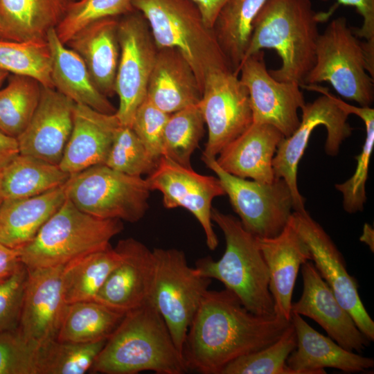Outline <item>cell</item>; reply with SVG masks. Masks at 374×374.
<instances>
[{"label":"cell","instance_id":"obj_43","mask_svg":"<svg viewBox=\"0 0 374 374\" xmlns=\"http://www.w3.org/2000/svg\"><path fill=\"white\" fill-rule=\"evenodd\" d=\"M170 114L159 109L147 97L137 109L131 128L156 160L163 154V136Z\"/></svg>","mask_w":374,"mask_h":374},{"label":"cell","instance_id":"obj_33","mask_svg":"<svg viewBox=\"0 0 374 374\" xmlns=\"http://www.w3.org/2000/svg\"><path fill=\"white\" fill-rule=\"evenodd\" d=\"M125 314L96 301L68 304L56 339L80 344L107 340Z\"/></svg>","mask_w":374,"mask_h":374},{"label":"cell","instance_id":"obj_7","mask_svg":"<svg viewBox=\"0 0 374 374\" xmlns=\"http://www.w3.org/2000/svg\"><path fill=\"white\" fill-rule=\"evenodd\" d=\"M358 38L344 17L332 20L319 36L314 66L302 84L328 82L341 97L371 107L373 78L366 70Z\"/></svg>","mask_w":374,"mask_h":374},{"label":"cell","instance_id":"obj_22","mask_svg":"<svg viewBox=\"0 0 374 374\" xmlns=\"http://www.w3.org/2000/svg\"><path fill=\"white\" fill-rule=\"evenodd\" d=\"M120 125L115 114L75 104L72 130L59 166L72 175L104 164Z\"/></svg>","mask_w":374,"mask_h":374},{"label":"cell","instance_id":"obj_40","mask_svg":"<svg viewBox=\"0 0 374 374\" xmlns=\"http://www.w3.org/2000/svg\"><path fill=\"white\" fill-rule=\"evenodd\" d=\"M134 10L132 0H75L55 28V32L60 40L66 44L91 23L107 17H119Z\"/></svg>","mask_w":374,"mask_h":374},{"label":"cell","instance_id":"obj_28","mask_svg":"<svg viewBox=\"0 0 374 374\" xmlns=\"http://www.w3.org/2000/svg\"><path fill=\"white\" fill-rule=\"evenodd\" d=\"M46 40L51 55L54 88L75 104L84 105L104 114H115L116 109L96 87L82 58L60 40L55 28L49 30Z\"/></svg>","mask_w":374,"mask_h":374},{"label":"cell","instance_id":"obj_5","mask_svg":"<svg viewBox=\"0 0 374 374\" xmlns=\"http://www.w3.org/2000/svg\"><path fill=\"white\" fill-rule=\"evenodd\" d=\"M132 4L148 21L157 48L173 47L182 53L196 75L202 93L208 72L231 66L213 29L205 25L193 1L132 0Z\"/></svg>","mask_w":374,"mask_h":374},{"label":"cell","instance_id":"obj_35","mask_svg":"<svg viewBox=\"0 0 374 374\" xmlns=\"http://www.w3.org/2000/svg\"><path fill=\"white\" fill-rule=\"evenodd\" d=\"M107 340L92 343L47 341L37 348V374H83L90 368Z\"/></svg>","mask_w":374,"mask_h":374},{"label":"cell","instance_id":"obj_14","mask_svg":"<svg viewBox=\"0 0 374 374\" xmlns=\"http://www.w3.org/2000/svg\"><path fill=\"white\" fill-rule=\"evenodd\" d=\"M288 222L308 244L312 262L339 303L366 337L373 341L374 321L361 300L357 280L348 273L344 258L331 238L305 210L293 211Z\"/></svg>","mask_w":374,"mask_h":374},{"label":"cell","instance_id":"obj_50","mask_svg":"<svg viewBox=\"0 0 374 374\" xmlns=\"http://www.w3.org/2000/svg\"><path fill=\"white\" fill-rule=\"evenodd\" d=\"M10 73L1 69H0V87L1 86V84H3V82H4V80L8 78Z\"/></svg>","mask_w":374,"mask_h":374},{"label":"cell","instance_id":"obj_41","mask_svg":"<svg viewBox=\"0 0 374 374\" xmlns=\"http://www.w3.org/2000/svg\"><path fill=\"white\" fill-rule=\"evenodd\" d=\"M157 161L130 127L120 125L104 164L116 171L141 177L150 174Z\"/></svg>","mask_w":374,"mask_h":374},{"label":"cell","instance_id":"obj_1","mask_svg":"<svg viewBox=\"0 0 374 374\" xmlns=\"http://www.w3.org/2000/svg\"><path fill=\"white\" fill-rule=\"evenodd\" d=\"M290 321L251 312L226 288L208 290L184 342L186 367L188 371L220 374L235 359L274 343Z\"/></svg>","mask_w":374,"mask_h":374},{"label":"cell","instance_id":"obj_21","mask_svg":"<svg viewBox=\"0 0 374 374\" xmlns=\"http://www.w3.org/2000/svg\"><path fill=\"white\" fill-rule=\"evenodd\" d=\"M257 239L269 271V289L275 314L290 321L292 294L299 269L312 260L308 246L289 222L276 236Z\"/></svg>","mask_w":374,"mask_h":374},{"label":"cell","instance_id":"obj_4","mask_svg":"<svg viewBox=\"0 0 374 374\" xmlns=\"http://www.w3.org/2000/svg\"><path fill=\"white\" fill-rule=\"evenodd\" d=\"M211 219L223 232L226 247L217 260L211 256L198 259L194 267L205 278L216 279L240 299L251 312L276 315L269 289L267 265L257 237L247 231L235 217L212 208Z\"/></svg>","mask_w":374,"mask_h":374},{"label":"cell","instance_id":"obj_24","mask_svg":"<svg viewBox=\"0 0 374 374\" xmlns=\"http://www.w3.org/2000/svg\"><path fill=\"white\" fill-rule=\"evenodd\" d=\"M283 138L271 125L252 123L221 150L215 160L221 168L233 175L269 183L276 177L273 159Z\"/></svg>","mask_w":374,"mask_h":374},{"label":"cell","instance_id":"obj_52","mask_svg":"<svg viewBox=\"0 0 374 374\" xmlns=\"http://www.w3.org/2000/svg\"><path fill=\"white\" fill-rule=\"evenodd\" d=\"M8 278V277H7ZM7 278H3V277H0V283L1 282H3L5 279H6Z\"/></svg>","mask_w":374,"mask_h":374},{"label":"cell","instance_id":"obj_6","mask_svg":"<svg viewBox=\"0 0 374 374\" xmlns=\"http://www.w3.org/2000/svg\"><path fill=\"white\" fill-rule=\"evenodd\" d=\"M123 229L118 219H101L77 208L67 197L35 237L19 249L27 269L55 267L110 246Z\"/></svg>","mask_w":374,"mask_h":374},{"label":"cell","instance_id":"obj_11","mask_svg":"<svg viewBox=\"0 0 374 374\" xmlns=\"http://www.w3.org/2000/svg\"><path fill=\"white\" fill-rule=\"evenodd\" d=\"M202 159L217 175L247 231L269 238L283 230L294 210L292 195L283 179L275 177L269 183L247 180L224 170L214 157L202 156Z\"/></svg>","mask_w":374,"mask_h":374},{"label":"cell","instance_id":"obj_18","mask_svg":"<svg viewBox=\"0 0 374 374\" xmlns=\"http://www.w3.org/2000/svg\"><path fill=\"white\" fill-rule=\"evenodd\" d=\"M301 267L303 288L299 301L292 304V313L313 319L328 337L348 350L360 353L368 347L371 341L339 303L312 261L305 262Z\"/></svg>","mask_w":374,"mask_h":374},{"label":"cell","instance_id":"obj_47","mask_svg":"<svg viewBox=\"0 0 374 374\" xmlns=\"http://www.w3.org/2000/svg\"><path fill=\"white\" fill-rule=\"evenodd\" d=\"M20 154L17 138L0 130V171Z\"/></svg>","mask_w":374,"mask_h":374},{"label":"cell","instance_id":"obj_27","mask_svg":"<svg viewBox=\"0 0 374 374\" xmlns=\"http://www.w3.org/2000/svg\"><path fill=\"white\" fill-rule=\"evenodd\" d=\"M65 184L36 196L3 200L0 241L12 249H21L29 243L66 200Z\"/></svg>","mask_w":374,"mask_h":374},{"label":"cell","instance_id":"obj_19","mask_svg":"<svg viewBox=\"0 0 374 374\" xmlns=\"http://www.w3.org/2000/svg\"><path fill=\"white\" fill-rule=\"evenodd\" d=\"M115 247L120 252L121 260L94 301L126 313L150 299L154 258L152 250L133 238L120 240Z\"/></svg>","mask_w":374,"mask_h":374},{"label":"cell","instance_id":"obj_25","mask_svg":"<svg viewBox=\"0 0 374 374\" xmlns=\"http://www.w3.org/2000/svg\"><path fill=\"white\" fill-rule=\"evenodd\" d=\"M146 97L169 114L199 103L202 91L197 79L179 50L173 47L158 48Z\"/></svg>","mask_w":374,"mask_h":374},{"label":"cell","instance_id":"obj_16","mask_svg":"<svg viewBox=\"0 0 374 374\" xmlns=\"http://www.w3.org/2000/svg\"><path fill=\"white\" fill-rule=\"evenodd\" d=\"M264 55L260 51L244 59L239 78L249 91L253 123L271 125L288 137L299 125L298 110L305 104L304 96L299 83L274 79Z\"/></svg>","mask_w":374,"mask_h":374},{"label":"cell","instance_id":"obj_38","mask_svg":"<svg viewBox=\"0 0 374 374\" xmlns=\"http://www.w3.org/2000/svg\"><path fill=\"white\" fill-rule=\"evenodd\" d=\"M338 103L348 114H354L359 116L366 127V138L362 151L355 157L357 163L354 174L345 182L335 185L342 194L344 209L349 213H354L362 211L366 201V183L374 147V109L371 107L354 106L341 99Z\"/></svg>","mask_w":374,"mask_h":374},{"label":"cell","instance_id":"obj_2","mask_svg":"<svg viewBox=\"0 0 374 374\" xmlns=\"http://www.w3.org/2000/svg\"><path fill=\"white\" fill-rule=\"evenodd\" d=\"M103 374H184L188 372L181 353L150 299L126 312L107 339L90 371Z\"/></svg>","mask_w":374,"mask_h":374},{"label":"cell","instance_id":"obj_31","mask_svg":"<svg viewBox=\"0 0 374 374\" xmlns=\"http://www.w3.org/2000/svg\"><path fill=\"white\" fill-rule=\"evenodd\" d=\"M267 1L228 0L215 19L212 29L238 74L251 37L253 21Z\"/></svg>","mask_w":374,"mask_h":374},{"label":"cell","instance_id":"obj_15","mask_svg":"<svg viewBox=\"0 0 374 374\" xmlns=\"http://www.w3.org/2000/svg\"><path fill=\"white\" fill-rule=\"evenodd\" d=\"M150 190H159L166 208L182 207L190 211L200 224L210 250L218 245L213 228L212 202L225 195L217 177L203 175L161 156L154 169L145 179Z\"/></svg>","mask_w":374,"mask_h":374},{"label":"cell","instance_id":"obj_8","mask_svg":"<svg viewBox=\"0 0 374 374\" xmlns=\"http://www.w3.org/2000/svg\"><path fill=\"white\" fill-rule=\"evenodd\" d=\"M66 197L80 210L101 219L139 221L148 210L150 189L146 179L105 164L71 175Z\"/></svg>","mask_w":374,"mask_h":374},{"label":"cell","instance_id":"obj_29","mask_svg":"<svg viewBox=\"0 0 374 374\" xmlns=\"http://www.w3.org/2000/svg\"><path fill=\"white\" fill-rule=\"evenodd\" d=\"M75 0H0V39L46 40Z\"/></svg>","mask_w":374,"mask_h":374},{"label":"cell","instance_id":"obj_39","mask_svg":"<svg viewBox=\"0 0 374 374\" xmlns=\"http://www.w3.org/2000/svg\"><path fill=\"white\" fill-rule=\"evenodd\" d=\"M296 347V331L290 321L274 343L235 359L220 374H296L287 364L288 357Z\"/></svg>","mask_w":374,"mask_h":374},{"label":"cell","instance_id":"obj_49","mask_svg":"<svg viewBox=\"0 0 374 374\" xmlns=\"http://www.w3.org/2000/svg\"><path fill=\"white\" fill-rule=\"evenodd\" d=\"M374 231L373 228L368 224H365L363 229V234L360 237L359 240L368 245L369 248L373 251L374 244Z\"/></svg>","mask_w":374,"mask_h":374},{"label":"cell","instance_id":"obj_46","mask_svg":"<svg viewBox=\"0 0 374 374\" xmlns=\"http://www.w3.org/2000/svg\"><path fill=\"white\" fill-rule=\"evenodd\" d=\"M21 263L19 249L8 247L0 241V277H8Z\"/></svg>","mask_w":374,"mask_h":374},{"label":"cell","instance_id":"obj_9","mask_svg":"<svg viewBox=\"0 0 374 374\" xmlns=\"http://www.w3.org/2000/svg\"><path fill=\"white\" fill-rule=\"evenodd\" d=\"M152 251L155 269L150 300L182 354L188 328L211 279L199 275L190 267L181 250L154 248Z\"/></svg>","mask_w":374,"mask_h":374},{"label":"cell","instance_id":"obj_20","mask_svg":"<svg viewBox=\"0 0 374 374\" xmlns=\"http://www.w3.org/2000/svg\"><path fill=\"white\" fill-rule=\"evenodd\" d=\"M74 107L55 89L42 86L37 107L17 138L20 154L59 165L72 130Z\"/></svg>","mask_w":374,"mask_h":374},{"label":"cell","instance_id":"obj_13","mask_svg":"<svg viewBox=\"0 0 374 374\" xmlns=\"http://www.w3.org/2000/svg\"><path fill=\"white\" fill-rule=\"evenodd\" d=\"M198 106L208 129L202 156L216 158L253 123L249 91L231 66L207 73Z\"/></svg>","mask_w":374,"mask_h":374},{"label":"cell","instance_id":"obj_51","mask_svg":"<svg viewBox=\"0 0 374 374\" xmlns=\"http://www.w3.org/2000/svg\"><path fill=\"white\" fill-rule=\"evenodd\" d=\"M3 199L1 193V179H0V205L2 203Z\"/></svg>","mask_w":374,"mask_h":374},{"label":"cell","instance_id":"obj_30","mask_svg":"<svg viewBox=\"0 0 374 374\" xmlns=\"http://www.w3.org/2000/svg\"><path fill=\"white\" fill-rule=\"evenodd\" d=\"M70 177L59 165L19 154L0 171L3 199L41 195L64 185Z\"/></svg>","mask_w":374,"mask_h":374},{"label":"cell","instance_id":"obj_45","mask_svg":"<svg viewBox=\"0 0 374 374\" xmlns=\"http://www.w3.org/2000/svg\"><path fill=\"white\" fill-rule=\"evenodd\" d=\"M337 4L354 7L363 18L361 28L353 30L357 37L374 43V0H337Z\"/></svg>","mask_w":374,"mask_h":374},{"label":"cell","instance_id":"obj_3","mask_svg":"<svg viewBox=\"0 0 374 374\" xmlns=\"http://www.w3.org/2000/svg\"><path fill=\"white\" fill-rule=\"evenodd\" d=\"M322 20L310 0H267L253 21L243 60L265 48L274 49L282 62L279 69L269 71L271 75L302 84L315 62Z\"/></svg>","mask_w":374,"mask_h":374},{"label":"cell","instance_id":"obj_36","mask_svg":"<svg viewBox=\"0 0 374 374\" xmlns=\"http://www.w3.org/2000/svg\"><path fill=\"white\" fill-rule=\"evenodd\" d=\"M0 69L10 74L33 78L43 87L54 88L47 40L17 42L0 39Z\"/></svg>","mask_w":374,"mask_h":374},{"label":"cell","instance_id":"obj_37","mask_svg":"<svg viewBox=\"0 0 374 374\" xmlns=\"http://www.w3.org/2000/svg\"><path fill=\"white\" fill-rule=\"evenodd\" d=\"M204 124L198 104L170 114L163 130L162 156L192 168L191 156L203 136Z\"/></svg>","mask_w":374,"mask_h":374},{"label":"cell","instance_id":"obj_12","mask_svg":"<svg viewBox=\"0 0 374 374\" xmlns=\"http://www.w3.org/2000/svg\"><path fill=\"white\" fill-rule=\"evenodd\" d=\"M118 33L120 55L115 93L119 107L115 116L121 125L131 127L137 109L146 98L158 48L148 21L136 10L119 17Z\"/></svg>","mask_w":374,"mask_h":374},{"label":"cell","instance_id":"obj_32","mask_svg":"<svg viewBox=\"0 0 374 374\" xmlns=\"http://www.w3.org/2000/svg\"><path fill=\"white\" fill-rule=\"evenodd\" d=\"M121 255L111 245L78 258L64 265L62 285L66 304L94 301Z\"/></svg>","mask_w":374,"mask_h":374},{"label":"cell","instance_id":"obj_48","mask_svg":"<svg viewBox=\"0 0 374 374\" xmlns=\"http://www.w3.org/2000/svg\"><path fill=\"white\" fill-rule=\"evenodd\" d=\"M199 8L205 25L213 28L215 19L228 0H191Z\"/></svg>","mask_w":374,"mask_h":374},{"label":"cell","instance_id":"obj_44","mask_svg":"<svg viewBox=\"0 0 374 374\" xmlns=\"http://www.w3.org/2000/svg\"><path fill=\"white\" fill-rule=\"evenodd\" d=\"M28 278V269L21 263L0 283V332L17 328Z\"/></svg>","mask_w":374,"mask_h":374},{"label":"cell","instance_id":"obj_34","mask_svg":"<svg viewBox=\"0 0 374 374\" xmlns=\"http://www.w3.org/2000/svg\"><path fill=\"white\" fill-rule=\"evenodd\" d=\"M42 85L36 79L11 74L0 89V130L17 138L30 121L40 99Z\"/></svg>","mask_w":374,"mask_h":374},{"label":"cell","instance_id":"obj_26","mask_svg":"<svg viewBox=\"0 0 374 374\" xmlns=\"http://www.w3.org/2000/svg\"><path fill=\"white\" fill-rule=\"evenodd\" d=\"M119 17H107L94 21L66 44L82 58L93 83L107 97L115 94L120 55Z\"/></svg>","mask_w":374,"mask_h":374},{"label":"cell","instance_id":"obj_17","mask_svg":"<svg viewBox=\"0 0 374 374\" xmlns=\"http://www.w3.org/2000/svg\"><path fill=\"white\" fill-rule=\"evenodd\" d=\"M64 265L27 269L18 328L28 341L38 346L57 338L66 312Z\"/></svg>","mask_w":374,"mask_h":374},{"label":"cell","instance_id":"obj_23","mask_svg":"<svg viewBox=\"0 0 374 374\" xmlns=\"http://www.w3.org/2000/svg\"><path fill=\"white\" fill-rule=\"evenodd\" d=\"M291 321L296 335V347L287 359L296 374H325V368L346 373H359L374 366L373 358L348 350L330 337L311 327L302 316L292 313Z\"/></svg>","mask_w":374,"mask_h":374},{"label":"cell","instance_id":"obj_10","mask_svg":"<svg viewBox=\"0 0 374 374\" xmlns=\"http://www.w3.org/2000/svg\"><path fill=\"white\" fill-rule=\"evenodd\" d=\"M301 88L315 91L322 95L301 109V119L296 130L284 137L278 145L273 159L276 177L283 179L288 185L294 201V211H305V199L297 184V170L312 131L323 125L327 131L325 151L337 155L343 141L349 137L353 128L348 123V114L335 101L329 90L317 84H301Z\"/></svg>","mask_w":374,"mask_h":374},{"label":"cell","instance_id":"obj_42","mask_svg":"<svg viewBox=\"0 0 374 374\" xmlns=\"http://www.w3.org/2000/svg\"><path fill=\"white\" fill-rule=\"evenodd\" d=\"M37 348L18 328L0 332V374H37Z\"/></svg>","mask_w":374,"mask_h":374}]
</instances>
